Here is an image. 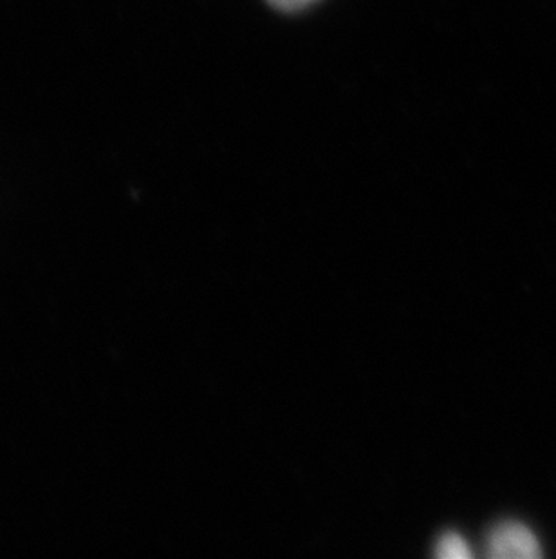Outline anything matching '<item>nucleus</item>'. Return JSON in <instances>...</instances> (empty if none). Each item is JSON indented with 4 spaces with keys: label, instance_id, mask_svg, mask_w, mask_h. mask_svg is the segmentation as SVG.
Segmentation results:
<instances>
[{
    "label": "nucleus",
    "instance_id": "1",
    "mask_svg": "<svg viewBox=\"0 0 556 559\" xmlns=\"http://www.w3.org/2000/svg\"><path fill=\"white\" fill-rule=\"evenodd\" d=\"M488 552L492 558H541V542L531 528L519 522H504L489 533Z\"/></svg>",
    "mask_w": 556,
    "mask_h": 559
},
{
    "label": "nucleus",
    "instance_id": "2",
    "mask_svg": "<svg viewBox=\"0 0 556 559\" xmlns=\"http://www.w3.org/2000/svg\"><path fill=\"white\" fill-rule=\"evenodd\" d=\"M436 556L442 559H470L472 550L459 534L446 533L437 539Z\"/></svg>",
    "mask_w": 556,
    "mask_h": 559
},
{
    "label": "nucleus",
    "instance_id": "3",
    "mask_svg": "<svg viewBox=\"0 0 556 559\" xmlns=\"http://www.w3.org/2000/svg\"><path fill=\"white\" fill-rule=\"evenodd\" d=\"M269 2L280 10H299V8L310 4L311 0H269Z\"/></svg>",
    "mask_w": 556,
    "mask_h": 559
}]
</instances>
